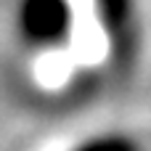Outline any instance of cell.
Instances as JSON below:
<instances>
[{
	"mask_svg": "<svg viewBox=\"0 0 151 151\" xmlns=\"http://www.w3.org/2000/svg\"><path fill=\"white\" fill-rule=\"evenodd\" d=\"M16 24L27 45L58 48L72 35V5L69 0H19Z\"/></svg>",
	"mask_w": 151,
	"mask_h": 151,
	"instance_id": "6da1fadb",
	"label": "cell"
},
{
	"mask_svg": "<svg viewBox=\"0 0 151 151\" xmlns=\"http://www.w3.org/2000/svg\"><path fill=\"white\" fill-rule=\"evenodd\" d=\"M101 21L109 32L111 45L127 56L135 50V21H133V5L130 0H96Z\"/></svg>",
	"mask_w": 151,
	"mask_h": 151,
	"instance_id": "7a4b0ae2",
	"label": "cell"
}]
</instances>
